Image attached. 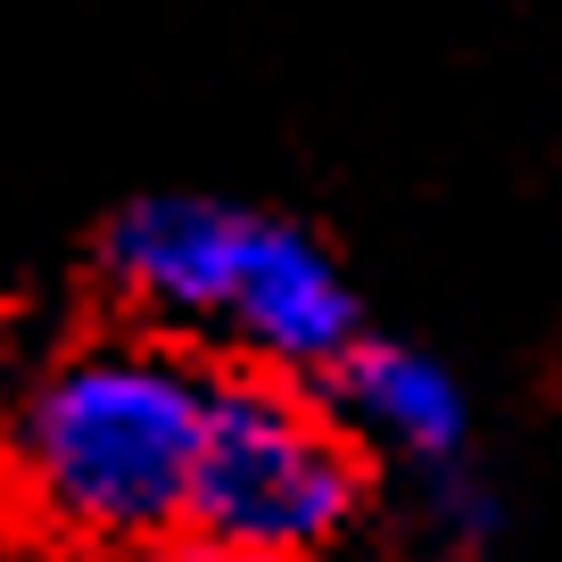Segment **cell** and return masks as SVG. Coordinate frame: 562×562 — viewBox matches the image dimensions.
I'll return each mask as SVG.
<instances>
[{
    "label": "cell",
    "instance_id": "1",
    "mask_svg": "<svg viewBox=\"0 0 562 562\" xmlns=\"http://www.w3.org/2000/svg\"><path fill=\"white\" fill-rule=\"evenodd\" d=\"M207 372L175 348L100 339L34 381L9 430V480L25 513L67 546H166L182 538L207 422Z\"/></svg>",
    "mask_w": 562,
    "mask_h": 562
},
{
    "label": "cell",
    "instance_id": "2",
    "mask_svg": "<svg viewBox=\"0 0 562 562\" xmlns=\"http://www.w3.org/2000/svg\"><path fill=\"white\" fill-rule=\"evenodd\" d=\"M364 513V456L323 405L281 381H215L199 422L182 538L224 562H299Z\"/></svg>",
    "mask_w": 562,
    "mask_h": 562
},
{
    "label": "cell",
    "instance_id": "3",
    "mask_svg": "<svg viewBox=\"0 0 562 562\" xmlns=\"http://www.w3.org/2000/svg\"><path fill=\"white\" fill-rule=\"evenodd\" d=\"M224 323H240V339L273 372H331L364 339L356 290L339 281V265L299 224H273V215H257L240 240V273L224 290Z\"/></svg>",
    "mask_w": 562,
    "mask_h": 562
},
{
    "label": "cell",
    "instance_id": "4",
    "mask_svg": "<svg viewBox=\"0 0 562 562\" xmlns=\"http://www.w3.org/2000/svg\"><path fill=\"white\" fill-rule=\"evenodd\" d=\"M257 215L224 207V199H191V191H158L108 224L100 257L108 281L124 299L158 306V315H224V290L240 273V240Z\"/></svg>",
    "mask_w": 562,
    "mask_h": 562
},
{
    "label": "cell",
    "instance_id": "5",
    "mask_svg": "<svg viewBox=\"0 0 562 562\" xmlns=\"http://www.w3.org/2000/svg\"><path fill=\"white\" fill-rule=\"evenodd\" d=\"M331 372H339L348 414L364 422L372 439H389L397 456H414V463L463 456L472 414H463V389H456V372H447L439 356L405 348V339H356Z\"/></svg>",
    "mask_w": 562,
    "mask_h": 562
}]
</instances>
